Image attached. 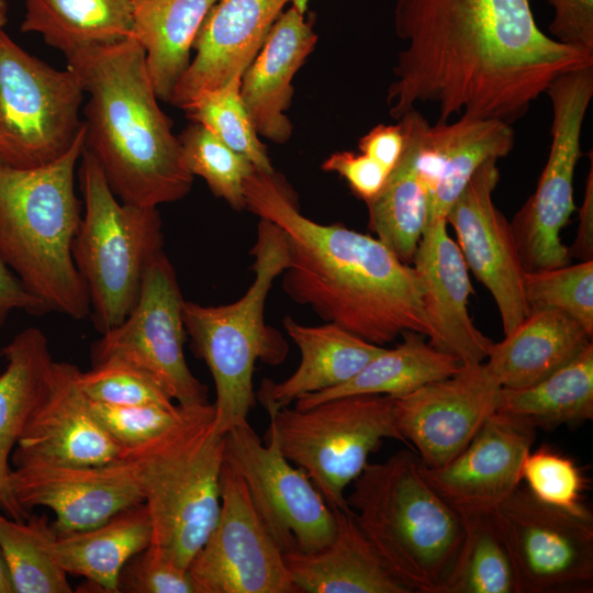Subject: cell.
<instances>
[{"instance_id": "obj_1", "label": "cell", "mask_w": 593, "mask_h": 593, "mask_svg": "<svg viewBox=\"0 0 593 593\" xmlns=\"http://www.w3.org/2000/svg\"><path fill=\"white\" fill-rule=\"evenodd\" d=\"M394 24L406 42L387 96L394 119L419 101L437 107L439 123L467 115L511 124L558 77L593 66V53L538 27L529 0H398Z\"/></svg>"}, {"instance_id": "obj_2", "label": "cell", "mask_w": 593, "mask_h": 593, "mask_svg": "<svg viewBox=\"0 0 593 593\" xmlns=\"http://www.w3.org/2000/svg\"><path fill=\"white\" fill-rule=\"evenodd\" d=\"M244 195L246 210L284 235L289 264L282 289L292 301L378 346L405 332L432 337L417 271L381 240L306 217L275 170H254L244 182Z\"/></svg>"}, {"instance_id": "obj_3", "label": "cell", "mask_w": 593, "mask_h": 593, "mask_svg": "<svg viewBox=\"0 0 593 593\" xmlns=\"http://www.w3.org/2000/svg\"><path fill=\"white\" fill-rule=\"evenodd\" d=\"M88 101L85 148L124 203L157 208L184 198L193 176L158 104L145 53L134 37L66 57Z\"/></svg>"}, {"instance_id": "obj_4", "label": "cell", "mask_w": 593, "mask_h": 593, "mask_svg": "<svg viewBox=\"0 0 593 593\" xmlns=\"http://www.w3.org/2000/svg\"><path fill=\"white\" fill-rule=\"evenodd\" d=\"M85 128L58 159L18 168L0 161V256L48 311L74 320L90 315L88 288L72 258L82 202L75 170Z\"/></svg>"}, {"instance_id": "obj_5", "label": "cell", "mask_w": 593, "mask_h": 593, "mask_svg": "<svg viewBox=\"0 0 593 593\" xmlns=\"http://www.w3.org/2000/svg\"><path fill=\"white\" fill-rule=\"evenodd\" d=\"M419 468L411 449L368 462L346 502L383 564L411 593H445L462 544V521Z\"/></svg>"}, {"instance_id": "obj_6", "label": "cell", "mask_w": 593, "mask_h": 593, "mask_svg": "<svg viewBox=\"0 0 593 593\" xmlns=\"http://www.w3.org/2000/svg\"><path fill=\"white\" fill-rule=\"evenodd\" d=\"M214 405L187 406L183 417L146 445L124 451L152 523L147 547L188 569L214 528L221 507L225 435Z\"/></svg>"}, {"instance_id": "obj_7", "label": "cell", "mask_w": 593, "mask_h": 593, "mask_svg": "<svg viewBox=\"0 0 593 593\" xmlns=\"http://www.w3.org/2000/svg\"><path fill=\"white\" fill-rule=\"evenodd\" d=\"M250 254L255 258V278L237 301L214 306L183 303L186 333L214 382V425L222 435L247 422L256 402L253 387L256 362L279 365L289 351L283 336L265 321L267 295L289 264L282 231L260 219Z\"/></svg>"}, {"instance_id": "obj_8", "label": "cell", "mask_w": 593, "mask_h": 593, "mask_svg": "<svg viewBox=\"0 0 593 593\" xmlns=\"http://www.w3.org/2000/svg\"><path fill=\"white\" fill-rule=\"evenodd\" d=\"M78 179L83 215L71 251L88 288L93 325L103 334L136 304L144 270L163 249L161 220L157 208L119 200L86 148Z\"/></svg>"}, {"instance_id": "obj_9", "label": "cell", "mask_w": 593, "mask_h": 593, "mask_svg": "<svg viewBox=\"0 0 593 593\" xmlns=\"http://www.w3.org/2000/svg\"><path fill=\"white\" fill-rule=\"evenodd\" d=\"M283 456L302 469L332 510L351 512L346 489L384 439L404 441L394 422L393 398L354 394L306 409L283 407L269 415Z\"/></svg>"}, {"instance_id": "obj_10", "label": "cell", "mask_w": 593, "mask_h": 593, "mask_svg": "<svg viewBox=\"0 0 593 593\" xmlns=\"http://www.w3.org/2000/svg\"><path fill=\"white\" fill-rule=\"evenodd\" d=\"M83 89L70 69L59 70L0 32V161L18 168L61 157L85 128Z\"/></svg>"}, {"instance_id": "obj_11", "label": "cell", "mask_w": 593, "mask_h": 593, "mask_svg": "<svg viewBox=\"0 0 593 593\" xmlns=\"http://www.w3.org/2000/svg\"><path fill=\"white\" fill-rule=\"evenodd\" d=\"M551 108V145L535 192L511 222L525 271L569 264L560 232L575 210L573 178L581 157V131L593 97V66L558 77L547 89Z\"/></svg>"}, {"instance_id": "obj_12", "label": "cell", "mask_w": 593, "mask_h": 593, "mask_svg": "<svg viewBox=\"0 0 593 593\" xmlns=\"http://www.w3.org/2000/svg\"><path fill=\"white\" fill-rule=\"evenodd\" d=\"M183 303L175 269L161 249L144 270L130 314L92 344V365L127 362L155 379L177 404L206 403L208 388L193 376L184 357Z\"/></svg>"}, {"instance_id": "obj_13", "label": "cell", "mask_w": 593, "mask_h": 593, "mask_svg": "<svg viewBox=\"0 0 593 593\" xmlns=\"http://www.w3.org/2000/svg\"><path fill=\"white\" fill-rule=\"evenodd\" d=\"M516 593L593 591V516L546 504L518 486L492 511Z\"/></svg>"}, {"instance_id": "obj_14", "label": "cell", "mask_w": 593, "mask_h": 593, "mask_svg": "<svg viewBox=\"0 0 593 593\" xmlns=\"http://www.w3.org/2000/svg\"><path fill=\"white\" fill-rule=\"evenodd\" d=\"M225 461L244 480L253 505L283 555L310 553L334 537L333 510L311 479L281 452L267 429L265 441L248 421L225 434Z\"/></svg>"}, {"instance_id": "obj_15", "label": "cell", "mask_w": 593, "mask_h": 593, "mask_svg": "<svg viewBox=\"0 0 593 593\" xmlns=\"http://www.w3.org/2000/svg\"><path fill=\"white\" fill-rule=\"evenodd\" d=\"M195 593H299L238 472L224 461L214 528L189 566Z\"/></svg>"}, {"instance_id": "obj_16", "label": "cell", "mask_w": 593, "mask_h": 593, "mask_svg": "<svg viewBox=\"0 0 593 593\" xmlns=\"http://www.w3.org/2000/svg\"><path fill=\"white\" fill-rule=\"evenodd\" d=\"M10 484L29 514L46 507L55 514L57 535L99 526L118 513L144 503L132 466L124 459L75 466L31 458L11 459Z\"/></svg>"}, {"instance_id": "obj_17", "label": "cell", "mask_w": 593, "mask_h": 593, "mask_svg": "<svg viewBox=\"0 0 593 593\" xmlns=\"http://www.w3.org/2000/svg\"><path fill=\"white\" fill-rule=\"evenodd\" d=\"M501 384L484 361L393 398L398 430L424 466L441 467L458 456L495 412Z\"/></svg>"}, {"instance_id": "obj_18", "label": "cell", "mask_w": 593, "mask_h": 593, "mask_svg": "<svg viewBox=\"0 0 593 593\" xmlns=\"http://www.w3.org/2000/svg\"><path fill=\"white\" fill-rule=\"evenodd\" d=\"M496 161L488 159L474 171L449 208L446 222L456 232L468 269L493 296L507 334L529 314V307L511 223L492 199L500 180Z\"/></svg>"}, {"instance_id": "obj_19", "label": "cell", "mask_w": 593, "mask_h": 593, "mask_svg": "<svg viewBox=\"0 0 593 593\" xmlns=\"http://www.w3.org/2000/svg\"><path fill=\"white\" fill-rule=\"evenodd\" d=\"M535 438L529 425L494 412L448 463L430 468L421 461V474L457 512L493 511L519 486Z\"/></svg>"}, {"instance_id": "obj_20", "label": "cell", "mask_w": 593, "mask_h": 593, "mask_svg": "<svg viewBox=\"0 0 593 593\" xmlns=\"http://www.w3.org/2000/svg\"><path fill=\"white\" fill-rule=\"evenodd\" d=\"M288 2L291 0H215L170 103L183 110L201 94L240 79Z\"/></svg>"}, {"instance_id": "obj_21", "label": "cell", "mask_w": 593, "mask_h": 593, "mask_svg": "<svg viewBox=\"0 0 593 593\" xmlns=\"http://www.w3.org/2000/svg\"><path fill=\"white\" fill-rule=\"evenodd\" d=\"M80 369L54 361L49 384L30 417L13 458H31L75 466L122 460V448L92 414L79 385Z\"/></svg>"}, {"instance_id": "obj_22", "label": "cell", "mask_w": 593, "mask_h": 593, "mask_svg": "<svg viewBox=\"0 0 593 593\" xmlns=\"http://www.w3.org/2000/svg\"><path fill=\"white\" fill-rule=\"evenodd\" d=\"M412 265L423 286L424 306L433 329L428 342L462 366L483 362L492 340L469 315V298L474 291L461 250L447 232L446 220L425 226Z\"/></svg>"}, {"instance_id": "obj_23", "label": "cell", "mask_w": 593, "mask_h": 593, "mask_svg": "<svg viewBox=\"0 0 593 593\" xmlns=\"http://www.w3.org/2000/svg\"><path fill=\"white\" fill-rule=\"evenodd\" d=\"M317 35L291 5L272 24L260 51L240 77L239 93L258 135L286 143L292 124L286 115L292 79L314 51Z\"/></svg>"}, {"instance_id": "obj_24", "label": "cell", "mask_w": 593, "mask_h": 593, "mask_svg": "<svg viewBox=\"0 0 593 593\" xmlns=\"http://www.w3.org/2000/svg\"><path fill=\"white\" fill-rule=\"evenodd\" d=\"M283 326L299 347L301 362L286 380L264 379L256 399L268 415L300 398L325 391L350 380L384 347L371 344L334 323L302 325L291 316Z\"/></svg>"}, {"instance_id": "obj_25", "label": "cell", "mask_w": 593, "mask_h": 593, "mask_svg": "<svg viewBox=\"0 0 593 593\" xmlns=\"http://www.w3.org/2000/svg\"><path fill=\"white\" fill-rule=\"evenodd\" d=\"M399 120L405 138L402 155L382 189L366 204L370 231L401 261L412 265L427 221L423 139L429 124L415 108Z\"/></svg>"}, {"instance_id": "obj_26", "label": "cell", "mask_w": 593, "mask_h": 593, "mask_svg": "<svg viewBox=\"0 0 593 593\" xmlns=\"http://www.w3.org/2000/svg\"><path fill=\"white\" fill-rule=\"evenodd\" d=\"M513 146L511 124L497 119L461 115L455 122L429 125L424 136L432 172L426 225L446 220L474 171L488 159L506 157Z\"/></svg>"}, {"instance_id": "obj_27", "label": "cell", "mask_w": 593, "mask_h": 593, "mask_svg": "<svg viewBox=\"0 0 593 593\" xmlns=\"http://www.w3.org/2000/svg\"><path fill=\"white\" fill-rule=\"evenodd\" d=\"M0 372V510L25 521L10 484L11 455L30 417L46 394L54 360L46 335L37 327L19 332L1 350Z\"/></svg>"}, {"instance_id": "obj_28", "label": "cell", "mask_w": 593, "mask_h": 593, "mask_svg": "<svg viewBox=\"0 0 593 593\" xmlns=\"http://www.w3.org/2000/svg\"><path fill=\"white\" fill-rule=\"evenodd\" d=\"M333 512L335 534L325 547L284 555L299 593H411L383 564L353 513Z\"/></svg>"}, {"instance_id": "obj_29", "label": "cell", "mask_w": 593, "mask_h": 593, "mask_svg": "<svg viewBox=\"0 0 593 593\" xmlns=\"http://www.w3.org/2000/svg\"><path fill=\"white\" fill-rule=\"evenodd\" d=\"M504 335L503 340L492 342L484 363L507 389L541 381L592 344V336L578 322L553 310L530 311Z\"/></svg>"}, {"instance_id": "obj_30", "label": "cell", "mask_w": 593, "mask_h": 593, "mask_svg": "<svg viewBox=\"0 0 593 593\" xmlns=\"http://www.w3.org/2000/svg\"><path fill=\"white\" fill-rule=\"evenodd\" d=\"M150 539L149 514L141 503L99 526L64 535L55 533L47 548L67 574L83 577L98 592L118 593L121 570L149 546Z\"/></svg>"}, {"instance_id": "obj_31", "label": "cell", "mask_w": 593, "mask_h": 593, "mask_svg": "<svg viewBox=\"0 0 593 593\" xmlns=\"http://www.w3.org/2000/svg\"><path fill=\"white\" fill-rule=\"evenodd\" d=\"M133 35L159 100L170 102L199 29L215 0H131Z\"/></svg>"}, {"instance_id": "obj_32", "label": "cell", "mask_w": 593, "mask_h": 593, "mask_svg": "<svg viewBox=\"0 0 593 593\" xmlns=\"http://www.w3.org/2000/svg\"><path fill=\"white\" fill-rule=\"evenodd\" d=\"M394 348H384L356 376L343 384L307 394L294 403L306 409L334 398L354 394H380L401 398L421 387L455 374L462 363L434 347L425 336L405 332Z\"/></svg>"}, {"instance_id": "obj_33", "label": "cell", "mask_w": 593, "mask_h": 593, "mask_svg": "<svg viewBox=\"0 0 593 593\" xmlns=\"http://www.w3.org/2000/svg\"><path fill=\"white\" fill-rule=\"evenodd\" d=\"M22 32L37 33L65 57L133 35L131 0H24Z\"/></svg>"}, {"instance_id": "obj_34", "label": "cell", "mask_w": 593, "mask_h": 593, "mask_svg": "<svg viewBox=\"0 0 593 593\" xmlns=\"http://www.w3.org/2000/svg\"><path fill=\"white\" fill-rule=\"evenodd\" d=\"M495 412L544 430L592 421L593 343L570 362L533 385L501 388Z\"/></svg>"}, {"instance_id": "obj_35", "label": "cell", "mask_w": 593, "mask_h": 593, "mask_svg": "<svg viewBox=\"0 0 593 593\" xmlns=\"http://www.w3.org/2000/svg\"><path fill=\"white\" fill-rule=\"evenodd\" d=\"M461 548L445 593H516L507 549L492 511H462Z\"/></svg>"}, {"instance_id": "obj_36", "label": "cell", "mask_w": 593, "mask_h": 593, "mask_svg": "<svg viewBox=\"0 0 593 593\" xmlns=\"http://www.w3.org/2000/svg\"><path fill=\"white\" fill-rule=\"evenodd\" d=\"M55 534L45 514L14 519L0 510V550L14 593H71L67 573L47 548Z\"/></svg>"}, {"instance_id": "obj_37", "label": "cell", "mask_w": 593, "mask_h": 593, "mask_svg": "<svg viewBox=\"0 0 593 593\" xmlns=\"http://www.w3.org/2000/svg\"><path fill=\"white\" fill-rule=\"evenodd\" d=\"M178 139L188 172L201 177L212 193L234 210L246 209L244 182L255 170L253 164L195 122L188 125Z\"/></svg>"}, {"instance_id": "obj_38", "label": "cell", "mask_w": 593, "mask_h": 593, "mask_svg": "<svg viewBox=\"0 0 593 593\" xmlns=\"http://www.w3.org/2000/svg\"><path fill=\"white\" fill-rule=\"evenodd\" d=\"M240 79L201 94L183 109L191 122L211 131L228 147L245 156L256 170L273 171L267 149L258 138L243 103Z\"/></svg>"}, {"instance_id": "obj_39", "label": "cell", "mask_w": 593, "mask_h": 593, "mask_svg": "<svg viewBox=\"0 0 593 593\" xmlns=\"http://www.w3.org/2000/svg\"><path fill=\"white\" fill-rule=\"evenodd\" d=\"M523 283L529 312H561L593 335V260L525 271Z\"/></svg>"}, {"instance_id": "obj_40", "label": "cell", "mask_w": 593, "mask_h": 593, "mask_svg": "<svg viewBox=\"0 0 593 593\" xmlns=\"http://www.w3.org/2000/svg\"><path fill=\"white\" fill-rule=\"evenodd\" d=\"M522 481L539 501L569 513L590 516L583 501L586 479L572 458L542 445L530 450L522 466Z\"/></svg>"}, {"instance_id": "obj_41", "label": "cell", "mask_w": 593, "mask_h": 593, "mask_svg": "<svg viewBox=\"0 0 593 593\" xmlns=\"http://www.w3.org/2000/svg\"><path fill=\"white\" fill-rule=\"evenodd\" d=\"M79 385L88 400L110 405L172 406L176 402L145 371L120 360H107L79 373Z\"/></svg>"}, {"instance_id": "obj_42", "label": "cell", "mask_w": 593, "mask_h": 593, "mask_svg": "<svg viewBox=\"0 0 593 593\" xmlns=\"http://www.w3.org/2000/svg\"><path fill=\"white\" fill-rule=\"evenodd\" d=\"M92 414L123 452L158 438L184 415L187 406H120L89 400Z\"/></svg>"}, {"instance_id": "obj_43", "label": "cell", "mask_w": 593, "mask_h": 593, "mask_svg": "<svg viewBox=\"0 0 593 593\" xmlns=\"http://www.w3.org/2000/svg\"><path fill=\"white\" fill-rule=\"evenodd\" d=\"M118 593H195V588L189 569L146 548L121 570Z\"/></svg>"}, {"instance_id": "obj_44", "label": "cell", "mask_w": 593, "mask_h": 593, "mask_svg": "<svg viewBox=\"0 0 593 593\" xmlns=\"http://www.w3.org/2000/svg\"><path fill=\"white\" fill-rule=\"evenodd\" d=\"M322 169L335 172L346 180L351 191L365 202L382 189L389 171L362 153L337 152L322 164Z\"/></svg>"}, {"instance_id": "obj_45", "label": "cell", "mask_w": 593, "mask_h": 593, "mask_svg": "<svg viewBox=\"0 0 593 593\" xmlns=\"http://www.w3.org/2000/svg\"><path fill=\"white\" fill-rule=\"evenodd\" d=\"M553 9V38L593 53V0H546Z\"/></svg>"}, {"instance_id": "obj_46", "label": "cell", "mask_w": 593, "mask_h": 593, "mask_svg": "<svg viewBox=\"0 0 593 593\" xmlns=\"http://www.w3.org/2000/svg\"><path fill=\"white\" fill-rule=\"evenodd\" d=\"M404 143L400 122L394 125L379 124L359 139L358 148L390 172L400 160Z\"/></svg>"}, {"instance_id": "obj_47", "label": "cell", "mask_w": 593, "mask_h": 593, "mask_svg": "<svg viewBox=\"0 0 593 593\" xmlns=\"http://www.w3.org/2000/svg\"><path fill=\"white\" fill-rule=\"evenodd\" d=\"M13 311H25L33 315L48 312L44 303L24 288L0 256V335Z\"/></svg>"}, {"instance_id": "obj_48", "label": "cell", "mask_w": 593, "mask_h": 593, "mask_svg": "<svg viewBox=\"0 0 593 593\" xmlns=\"http://www.w3.org/2000/svg\"><path fill=\"white\" fill-rule=\"evenodd\" d=\"M586 177L585 191L579 211V227L575 240L570 249L571 257L580 261L593 260V159Z\"/></svg>"}, {"instance_id": "obj_49", "label": "cell", "mask_w": 593, "mask_h": 593, "mask_svg": "<svg viewBox=\"0 0 593 593\" xmlns=\"http://www.w3.org/2000/svg\"><path fill=\"white\" fill-rule=\"evenodd\" d=\"M0 593H14L1 550H0Z\"/></svg>"}, {"instance_id": "obj_50", "label": "cell", "mask_w": 593, "mask_h": 593, "mask_svg": "<svg viewBox=\"0 0 593 593\" xmlns=\"http://www.w3.org/2000/svg\"><path fill=\"white\" fill-rule=\"evenodd\" d=\"M8 20V5L5 0H0V32L4 30Z\"/></svg>"}, {"instance_id": "obj_51", "label": "cell", "mask_w": 593, "mask_h": 593, "mask_svg": "<svg viewBox=\"0 0 593 593\" xmlns=\"http://www.w3.org/2000/svg\"><path fill=\"white\" fill-rule=\"evenodd\" d=\"M310 0H291L292 7H294L299 12L303 13L307 9Z\"/></svg>"}]
</instances>
